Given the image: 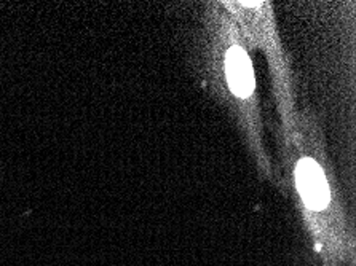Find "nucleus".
Wrapping results in <instances>:
<instances>
[{
	"mask_svg": "<svg viewBox=\"0 0 356 266\" xmlns=\"http://www.w3.org/2000/svg\"><path fill=\"white\" fill-rule=\"evenodd\" d=\"M208 69L216 93L232 108L262 172L272 176V167L262 147L261 107L250 51L238 26L220 3L208 13Z\"/></svg>",
	"mask_w": 356,
	"mask_h": 266,
	"instance_id": "2",
	"label": "nucleus"
},
{
	"mask_svg": "<svg viewBox=\"0 0 356 266\" xmlns=\"http://www.w3.org/2000/svg\"><path fill=\"white\" fill-rule=\"evenodd\" d=\"M227 13L238 26L246 45L262 50L270 64L273 90L277 96L278 110L282 115L284 144L293 138L298 112L291 83L289 64L280 42L278 32L275 29L272 7L268 2H220Z\"/></svg>",
	"mask_w": 356,
	"mask_h": 266,
	"instance_id": "3",
	"label": "nucleus"
},
{
	"mask_svg": "<svg viewBox=\"0 0 356 266\" xmlns=\"http://www.w3.org/2000/svg\"><path fill=\"white\" fill-rule=\"evenodd\" d=\"M307 230L325 266H341L352 253V238L329 169L323 135L309 110L298 118L284 144Z\"/></svg>",
	"mask_w": 356,
	"mask_h": 266,
	"instance_id": "1",
	"label": "nucleus"
}]
</instances>
